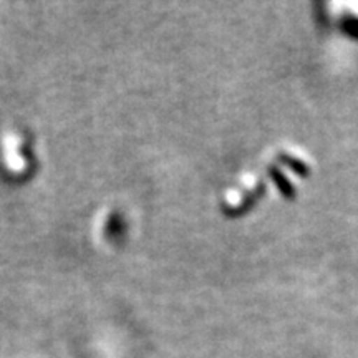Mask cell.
<instances>
[{
    "instance_id": "cell-1",
    "label": "cell",
    "mask_w": 358,
    "mask_h": 358,
    "mask_svg": "<svg viewBox=\"0 0 358 358\" xmlns=\"http://www.w3.org/2000/svg\"><path fill=\"white\" fill-rule=\"evenodd\" d=\"M30 143L25 131H6L0 136V173L8 178L22 179L30 168Z\"/></svg>"
}]
</instances>
